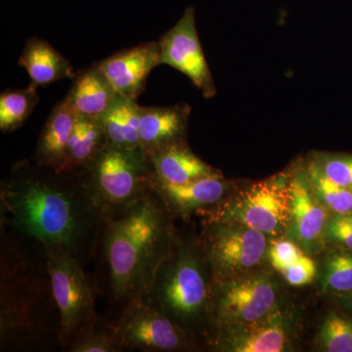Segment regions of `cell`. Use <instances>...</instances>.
Returning a JSON list of instances; mask_svg holds the SVG:
<instances>
[{
  "instance_id": "1",
  "label": "cell",
  "mask_w": 352,
  "mask_h": 352,
  "mask_svg": "<svg viewBox=\"0 0 352 352\" xmlns=\"http://www.w3.org/2000/svg\"><path fill=\"white\" fill-rule=\"evenodd\" d=\"M105 219L82 168L56 170L22 160L0 185V224L43 245L64 248L82 266L94 261Z\"/></svg>"
},
{
  "instance_id": "2",
  "label": "cell",
  "mask_w": 352,
  "mask_h": 352,
  "mask_svg": "<svg viewBox=\"0 0 352 352\" xmlns=\"http://www.w3.org/2000/svg\"><path fill=\"white\" fill-rule=\"evenodd\" d=\"M173 217L152 189L102 226L92 276L97 295L108 302L113 318L129 303L142 298L157 270L170 254L177 231Z\"/></svg>"
},
{
  "instance_id": "3",
  "label": "cell",
  "mask_w": 352,
  "mask_h": 352,
  "mask_svg": "<svg viewBox=\"0 0 352 352\" xmlns=\"http://www.w3.org/2000/svg\"><path fill=\"white\" fill-rule=\"evenodd\" d=\"M0 227V351H53L60 347V314L45 248Z\"/></svg>"
},
{
  "instance_id": "4",
  "label": "cell",
  "mask_w": 352,
  "mask_h": 352,
  "mask_svg": "<svg viewBox=\"0 0 352 352\" xmlns=\"http://www.w3.org/2000/svg\"><path fill=\"white\" fill-rule=\"evenodd\" d=\"M212 268L201 236L184 237L177 234L170 254L160 266L142 300L195 339L200 333L207 340L212 330Z\"/></svg>"
},
{
  "instance_id": "5",
  "label": "cell",
  "mask_w": 352,
  "mask_h": 352,
  "mask_svg": "<svg viewBox=\"0 0 352 352\" xmlns=\"http://www.w3.org/2000/svg\"><path fill=\"white\" fill-rule=\"evenodd\" d=\"M289 175L273 176L234 191L214 207L199 212L203 223L232 222L265 234L271 239L284 237L291 214Z\"/></svg>"
},
{
  "instance_id": "6",
  "label": "cell",
  "mask_w": 352,
  "mask_h": 352,
  "mask_svg": "<svg viewBox=\"0 0 352 352\" xmlns=\"http://www.w3.org/2000/svg\"><path fill=\"white\" fill-rule=\"evenodd\" d=\"M43 245L60 314V349L68 352L100 318L95 309L97 292L82 263L71 252L60 245Z\"/></svg>"
},
{
  "instance_id": "7",
  "label": "cell",
  "mask_w": 352,
  "mask_h": 352,
  "mask_svg": "<svg viewBox=\"0 0 352 352\" xmlns=\"http://www.w3.org/2000/svg\"><path fill=\"white\" fill-rule=\"evenodd\" d=\"M82 170L88 189L106 217L129 207L153 189L151 171L141 150L106 144Z\"/></svg>"
},
{
  "instance_id": "8",
  "label": "cell",
  "mask_w": 352,
  "mask_h": 352,
  "mask_svg": "<svg viewBox=\"0 0 352 352\" xmlns=\"http://www.w3.org/2000/svg\"><path fill=\"white\" fill-rule=\"evenodd\" d=\"M281 302V284L270 271L258 270L214 281L210 298L212 328L258 320Z\"/></svg>"
},
{
  "instance_id": "9",
  "label": "cell",
  "mask_w": 352,
  "mask_h": 352,
  "mask_svg": "<svg viewBox=\"0 0 352 352\" xmlns=\"http://www.w3.org/2000/svg\"><path fill=\"white\" fill-rule=\"evenodd\" d=\"M201 240L214 281H223L259 270L272 239L242 224L207 222Z\"/></svg>"
},
{
  "instance_id": "10",
  "label": "cell",
  "mask_w": 352,
  "mask_h": 352,
  "mask_svg": "<svg viewBox=\"0 0 352 352\" xmlns=\"http://www.w3.org/2000/svg\"><path fill=\"white\" fill-rule=\"evenodd\" d=\"M298 335L295 308L281 302L258 320L214 326L206 346L221 352H285L294 349Z\"/></svg>"
},
{
  "instance_id": "11",
  "label": "cell",
  "mask_w": 352,
  "mask_h": 352,
  "mask_svg": "<svg viewBox=\"0 0 352 352\" xmlns=\"http://www.w3.org/2000/svg\"><path fill=\"white\" fill-rule=\"evenodd\" d=\"M111 321L124 351L173 352L198 347L193 336L142 298L129 303Z\"/></svg>"
},
{
  "instance_id": "12",
  "label": "cell",
  "mask_w": 352,
  "mask_h": 352,
  "mask_svg": "<svg viewBox=\"0 0 352 352\" xmlns=\"http://www.w3.org/2000/svg\"><path fill=\"white\" fill-rule=\"evenodd\" d=\"M161 64L188 76L206 99L217 94L214 78L197 32L195 9L188 7L180 20L159 41Z\"/></svg>"
},
{
  "instance_id": "13",
  "label": "cell",
  "mask_w": 352,
  "mask_h": 352,
  "mask_svg": "<svg viewBox=\"0 0 352 352\" xmlns=\"http://www.w3.org/2000/svg\"><path fill=\"white\" fill-rule=\"evenodd\" d=\"M291 214L284 238L293 241L309 256L325 249V228L331 212L314 195L302 166L291 173Z\"/></svg>"
},
{
  "instance_id": "14",
  "label": "cell",
  "mask_w": 352,
  "mask_h": 352,
  "mask_svg": "<svg viewBox=\"0 0 352 352\" xmlns=\"http://www.w3.org/2000/svg\"><path fill=\"white\" fill-rule=\"evenodd\" d=\"M116 94L138 101L153 69L161 64L159 41L143 43L96 63Z\"/></svg>"
},
{
  "instance_id": "15",
  "label": "cell",
  "mask_w": 352,
  "mask_h": 352,
  "mask_svg": "<svg viewBox=\"0 0 352 352\" xmlns=\"http://www.w3.org/2000/svg\"><path fill=\"white\" fill-rule=\"evenodd\" d=\"M153 189L164 201L173 219H188L191 215L214 207L232 194L234 184L223 175L208 176L182 185L153 182Z\"/></svg>"
},
{
  "instance_id": "16",
  "label": "cell",
  "mask_w": 352,
  "mask_h": 352,
  "mask_svg": "<svg viewBox=\"0 0 352 352\" xmlns=\"http://www.w3.org/2000/svg\"><path fill=\"white\" fill-rule=\"evenodd\" d=\"M153 182L182 185L201 178L222 175L190 149L187 141L173 143L145 155Z\"/></svg>"
},
{
  "instance_id": "17",
  "label": "cell",
  "mask_w": 352,
  "mask_h": 352,
  "mask_svg": "<svg viewBox=\"0 0 352 352\" xmlns=\"http://www.w3.org/2000/svg\"><path fill=\"white\" fill-rule=\"evenodd\" d=\"M191 108L186 103L140 108V148L144 155L186 141Z\"/></svg>"
},
{
  "instance_id": "18",
  "label": "cell",
  "mask_w": 352,
  "mask_h": 352,
  "mask_svg": "<svg viewBox=\"0 0 352 352\" xmlns=\"http://www.w3.org/2000/svg\"><path fill=\"white\" fill-rule=\"evenodd\" d=\"M78 120L66 98L53 108L41 129L32 161L56 170H64L69 138Z\"/></svg>"
},
{
  "instance_id": "19",
  "label": "cell",
  "mask_w": 352,
  "mask_h": 352,
  "mask_svg": "<svg viewBox=\"0 0 352 352\" xmlns=\"http://www.w3.org/2000/svg\"><path fill=\"white\" fill-rule=\"evenodd\" d=\"M117 95L107 78L94 64L76 73L65 98L80 117L100 120Z\"/></svg>"
},
{
  "instance_id": "20",
  "label": "cell",
  "mask_w": 352,
  "mask_h": 352,
  "mask_svg": "<svg viewBox=\"0 0 352 352\" xmlns=\"http://www.w3.org/2000/svg\"><path fill=\"white\" fill-rule=\"evenodd\" d=\"M18 64L27 71L31 83L38 87H46L64 78L73 80L76 75L69 60L47 41L38 38L28 39Z\"/></svg>"
},
{
  "instance_id": "21",
  "label": "cell",
  "mask_w": 352,
  "mask_h": 352,
  "mask_svg": "<svg viewBox=\"0 0 352 352\" xmlns=\"http://www.w3.org/2000/svg\"><path fill=\"white\" fill-rule=\"evenodd\" d=\"M140 108L138 101L117 95L100 119L107 145L129 151L141 150Z\"/></svg>"
},
{
  "instance_id": "22",
  "label": "cell",
  "mask_w": 352,
  "mask_h": 352,
  "mask_svg": "<svg viewBox=\"0 0 352 352\" xmlns=\"http://www.w3.org/2000/svg\"><path fill=\"white\" fill-rule=\"evenodd\" d=\"M107 144L100 120L80 117L72 132L64 170H76L87 166Z\"/></svg>"
},
{
  "instance_id": "23",
  "label": "cell",
  "mask_w": 352,
  "mask_h": 352,
  "mask_svg": "<svg viewBox=\"0 0 352 352\" xmlns=\"http://www.w3.org/2000/svg\"><path fill=\"white\" fill-rule=\"evenodd\" d=\"M38 87L30 83L24 89L2 92L0 95V131H17L34 112L39 101Z\"/></svg>"
},
{
  "instance_id": "24",
  "label": "cell",
  "mask_w": 352,
  "mask_h": 352,
  "mask_svg": "<svg viewBox=\"0 0 352 352\" xmlns=\"http://www.w3.org/2000/svg\"><path fill=\"white\" fill-rule=\"evenodd\" d=\"M302 168L314 195L331 214L352 212L351 190L331 182L308 159Z\"/></svg>"
},
{
  "instance_id": "25",
  "label": "cell",
  "mask_w": 352,
  "mask_h": 352,
  "mask_svg": "<svg viewBox=\"0 0 352 352\" xmlns=\"http://www.w3.org/2000/svg\"><path fill=\"white\" fill-rule=\"evenodd\" d=\"M321 289L332 296L352 293V252L332 248L328 252L322 268Z\"/></svg>"
},
{
  "instance_id": "26",
  "label": "cell",
  "mask_w": 352,
  "mask_h": 352,
  "mask_svg": "<svg viewBox=\"0 0 352 352\" xmlns=\"http://www.w3.org/2000/svg\"><path fill=\"white\" fill-rule=\"evenodd\" d=\"M317 351L352 352V319L331 312L324 319L316 338Z\"/></svg>"
},
{
  "instance_id": "27",
  "label": "cell",
  "mask_w": 352,
  "mask_h": 352,
  "mask_svg": "<svg viewBox=\"0 0 352 352\" xmlns=\"http://www.w3.org/2000/svg\"><path fill=\"white\" fill-rule=\"evenodd\" d=\"M308 160L331 182L352 191V155L315 152Z\"/></svg>"
},
{
  "instance_id": "28",
  "label": "cell",
  "mask_w": 352,
  "mask_h": 352,
  "mask_svg": "<svg viewBox=\"0 0 352 352\" xmlns=\"http://www.w3.org/2000/svg\"><path fill=\"white\" fill-rule=\"evenodd\" d=\"M124 351L111 319L100 317L94 328L76 342L68 352Z\"/></svg>"
},
{
  "instance_id": "29",
  "label": "cell",
  "mask_w": 352,
  "mask_h": 352,
  "mask_svg": "<svg viewBox=\"0 0 352 352\" xmlns=\"http://www.w3.org/2000/svg\"><path fill=\"white\" fill-rule=\"evenodd\" d=\"M326 245L352 252V212L331 214L325 228Z\"/></svg>"
},
{
  "instance_id": "30",
  "label": "cell",
  "mask_w": 352,
  "mask_h": 352,
  "mask_svg": "<svg viewBox=\"0 0 352 352\" xmlns=\"http://www.w3.org/2000/svg\"><path fill=\"white\" fill-rule=\"evenodd\" d=\"M305 254L302 248L287 238H278L270 241L268 248L267 259L271 266L278 272L288 268L302 254Z\"/></svg>"
},
{
  "instance_id": "31",
  "label": "cell",
  "mask_w": 352,
  "mask_h": 352,
  "mask_svg": "<svg viewBox=\"0 0 352 352\" xmlns=\"http://www.w3.org/2000/svg\"><path fill=\"white\" fill-rule=\"evenodd\" d=\"M282 276L287 283L294 287H302L311 283L317 274L316 263L311 256L303 254L298 261L282 271Z\"/></svg>"
},
{
  "instance_id": "32",
  "label": "cell",
  "mask_w": 352,
  "mask_h": 352,
  "mask_svg": "<svg viewBox=\"0 0 352 352\" xmlns=\"http://www.w3.org/2000/svg\"><path fill=\"white\" fill-rule=\"evenodd\" d=\"M333 298H335L336 302L339 303L340 307L352 312V293L347 294V295L333 296Z\"/></svg>"
}]
</instances>
